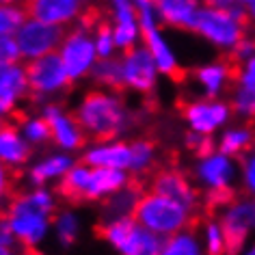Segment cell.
I'll use <instances>...</instances> for the list:
<instances>
[{
	"instance_id": "6da1fadb",
	"label": "cell",
	"mask_w": 255,
	"mask_h": 255,
	"mask_svg": "<svg viewBox=\"0 0 255 255\" xmlns=\"http://www.w3.org/2000/svg\"><path fill=\"white\" fill-rule=\"evenodd\" d=\"M74 119L85 132L87 141L91 138V141L100 143L113 141L115 136H119V132L128 124V115L121 102L102 91H89Z\"/></svg>"
},
{
	"instance_id": "7a4b0ae2",
	"label": "cell",
	"mask_w": 255,
	"mask_h": 255,
	"mask_svg": "<svg viewBox=\"0 0 255 255\" xmlns=\"http://www.w3.org/2000/svg\"><path fill=\"white\" fill-rule=\"evenodd\" d=\"M132 219L154 234H177L188 227L190 212L182 203L156 193H143L132 208Z\"/></svg>"
},
{
	"instance_id": "3957f363",
	"label": "cell",
	"mask_w": 255,
	"mask_h": 255,
	"mask_svg": "<svg viewBox=\"0 0 255 255\" xmlns=\"http://www.w3.org/2000/svg\"><path fill=\"white\" fill-rule=\"evenodd\" d=\"M4 219H7L9 227L13 229L15 238L22 242V245H30L41 240V236L46 234L48 229V219L50 214L43 212V210L33 201L30 195L17 193L7 201V206L2 208Z\"/></svg>"
},
{
	"instance_id": "277c9868",
	"label": "cell",
	"mask_w": 255,
	"mask_h": 255,
	"mask_svg": "<svg viewBox=\"0 0 255 255\" xmlns=\"http://www.w3.org/2000/svg\"><path fill=\"white\" fill-rule=\"evenodd\" d=\"M143 175L147 177V193L175 199L184 208H188L190 214H203V197L199 195V190L193 188V184L188 182V177L182 169L171 164V167H156Z\"/></svg>"
},
{
	"instance_id": "5b68a950",
	"label": "cell",
	"mask_w": 255,
	"mask_h": 255,
	"mask_svg": "<svg viewBox=\"0 0 255 255\" xmlns=\"http://www.w3.org/2000/svg\"><path fill=\"white\" fill-rule=\"evenodd\" d=\"M15 39L20 43L22 56L39 59V56L54 52L59 46H63V41H65L67 37H65V30H63L59 24L28 20V22H24V26L20 30H17Z\"/></svg>"
},
{
	"instance_id": "8992f818",
	"label": "cell",
	"mask_w": 255,
	"mask_h": 255,
	"mask_svg": "<svg viewBox=\"0 0 255 255\" xmlns=\"http://www.w3.org/2000/svg\"><path fill=\"white\" fill-rule=\"evenodd\" d=\"M197 33L208 37L210 41L219 46H238L245 39V28L238 24V20L219 9H199L195 15V28Z\"/></svg>"
},
{
	"instance_id": "52a82bcc",
	"label": "cell",
	"mask_w": 255,
	"mask_h": 255,
	"mask_svg": "<svg viewBox=\"0 0 255 255\" xmlns=\"http://www.w3.org/2000/svg\"><path fill=\"white\" fill-rule=\"evenodd\" d=\"M24 72H26L28 89L35 95L56 91V89H61V87H65L72 82L61 54H54V52L43 54L39 59H33L26 67H24Z\"/></svg>"
},
{
	"instance_id": "ba28073f",
	"label": "cell",
	"mask_w": 255,
	"mask_h": 255,
	"mask_svg": "<svg viewBox=\"0 0 255 255\" xmlns=\"http://www.w3.org/2000/svg\"><path fill=\"white\" fill-rule=\"evenodd\" d=\"M95 54H98L95 43L89 39L85 28L72 33L61 46V59L65 63V69H67V74L72 80L80 78L82 74L91 69Z\"/></svg>"
},
{
	"instance_id": "9c48e42d",
	"label": "cell",
	"mask_w": 255,
	"mask_h": 255,
	"mask_svg": "<svg viewBox=\"0 0 255 255\" xmlns=\"http://www.w3.org/2000/svg\"><path fill=\"white\" fill-rule=\"evenodd\" d=\"M156 61L149 50L143 48H132L126 52L124 59V72H126V82L128 87L136 89L141 93H151L156 85Z\"/></svg>"
},
{
	"instance_id": "30bf717a",
	"label": "cell",
	"mask_w": 255,
	"mask_h": 255,
	"mask_svg": "<svg viewBox=\"0 0 255 255\" xmlns=\"http://www.w3.org/2000/svg\"><path fill=\"white\" fill-rule=\"evenodd\" d=\"M28 17L48 24L67 22L80 11V0H22Z\"/></svg>"
},
{
	"instance_id": "8fae6325",
	"label": "cell",
	"mask_w": 255,
	"mask_h": 255,
	"mask_svg": "<svg viewBox=\"0 0 255 255\" xmlns=\"http://www.w3.org/2000/svg\"><path fill=\"white\" fill-rule=\"evenodd\" d=\"M180 108L184 117L190 121L193 130L199 132V134H210L229 115V108L225 104H219V102H197V104H188V106L180 104Z\"/></svg>"
},
{
	"instance_id": "7c38bea8",
	"label": "cell",
	"mask_w": 255,
	"mask_h": 255,
	"mask_svg": "<svg viewBox=\"0 0 255 255\" xmlns=\"http://www.w3.org/2000/svg\"><path fill=\"white\" fill-rule=\"evenodd\" d=\"M52 128V141L65 149H78L87 143V136L82 134L80 126L76 124L74 117L63 115L56 106L46 108V117H43Z\"/></svg>"
},
{
	"instance_id": "4fadbf2b",
	"label": "cell",
	"mask_w": 255,
	"mask_h": 255,
	"mask_svg": "<svg viewBox=\"0 0 255 255\" xmlns=\"http://www.w3.org/2000/svg\"><path fill=\"white\" fill-rule=\"evenodd\" d=\"M28 91L26 72L17 65H0V115L13 111L17 98Z\"/></svg>"
},
{
	"instance_id": "5bb4252c",
	"label": "cell",
	"mask_w": 255,
	"mask_h": 255,
	"mask_svg": "<svg viewBox=\"0 0 255 255\" xmlns=\"http://www.w3.org/2000/svg\"><path fill=\"white\" fill-rule=\"evenodd\" d=\"M80 164L87 167H104V169H126L132 164V149L128 143H115L104 145V147H95L82 156Z\"/></svg>"
},
{
	"instance_id": "9a60e30c",
	"label": "cell",
	"mask_w": 255,
	"mask_h": 255,
	"mask_svg": "<svg viewBox=\"0 0 255 255\" xmlns=\"http://www.w3.org/2000/svg\"><path fill=\"white\" fill-rule=\"evenodd\" d=\"M158 13L167 24L177 28H195V15H197V0H154Z\"/></svg>"
},
{
	"instance_id": "2e32d148",
	"label": "cell",
	"mask_w": 255,
	"mask_h": 255,
	"mask_svg": "<svg viewBox=\"0 0 255 255\" xmlns=\"http://www.w3.org/2000/svg\"><path fill=\"white\" fill-rule=\"evenodd\" d=\"M28 156H30V149L20 138V134H17L15 124L2 121L0 124V160L11 164V167H17V164L26 162Z\"/></svg>"
},
{
	"instance_id": "e0dca14e",
	"label": "cell",
	"mask_w": 255,
	"mask_h": 255,
	"mask_svg": "<svg viewBox=\"0 0 255 255\" xmlns=\"http://www.w3.org/2000/svg\"><path fill=\"white\" fill-rule=\"evenodd\" d=\"M128 184V177L121 169H104L98 167L91 171V180H89V190H87V199H100L111 193H117Z\"/></svg>"
},
{
	"instance_id": "ac0fdd59",
	"label": "cell",
	"mask_w": 255,
	"mask_h": 255,
	"mask_svg": "<svg viewBox=\"0 0 255 255\" xmlns=\"http://www.w3.org/2000/svg\"><path fill=\"white\" fill-rule=\"evenodd\" d=\"M89 180H91V171H89L85 164H80V167H72L65 175H63L61 184L56 186V193H59L63 199L69 201V203L89 201L87 199Z\"/></svg>"
},
{
	"instance_id": "d6986e66",
	"label": "cell",
	"mask_w": 255,
	"mask_h": 255,
	"mask_svg": "<svg viewBox=\"0 0 255 255\" xmlns=\"http://www.w3.org/2000/svg\"><path fill=\"white\" fill-rule=\"evenodd\" d=\"M124 255H160L162 251V242L158 238V234L145 229L143 225H138L132 229V234L128 236V240L119 249Z\"/></svg>"
},
{
	"instance_id": "ffe728a7",
	"label": "cell",
	"mask_w": 255,
	"mask_h": 255,
	"mask_svg": "<svg viewBox=\"0 0 255 255\" xmlns=\"http://www.w3.org/2000/svg\"><path fill=\"white\" fill-rule=\"evenodd\" d=\"M199 177L203 182H208L212 188L216 186H229V177H232V164H229L227 156H210L201 162L199 167Z\"/></svg>"
},
{
	"instance_id": "44dd1931",
	"label": "cell",
	"mask_w": 255,
	"mask_h": 255,
	"mask_svg": "<svg viewBox=\"0 0 255 255\" xmlns=\"http://www.w3.org/2000/svg\"><path fill=\"white\" fill-rule=\"evenodd\" d=\"M93 78L102 82V85L111 87L113 91H124L128 87L126 82V72H124V61L117 59H104L93 67Z\"/></svg>"
},
{
	"instance_id": "7402d4cb",
	"label": "cell",
	"mask_w": 255,
	"mask_h": 255,
	"mask_svg": "<svg viewBox=\"0 0 255 255\" xmlns=\"http://www.w3.org/2000/svg\"><path fill=\"white\" fill-rule=\"evenodd\" d=\"M251 149H255V134L251 130H232L221 141V154L236 156L242 162L247 160V154Z\"/></svg>"
},
{
	"instance_id": "603a6c76",
	"label": "cell",
	"mask_w": 255,
	"mask_h": 255,
	"mask_svg": "<svg viewBox=\"0 0 255 255\" xmlns=\"http://www.w3.org/2000/svg\"><path fill=\"white\" fill-rule=\"evenodd\" d=\"M195 234H197L195 227H186L177 234H171L169 238L162 242L160 255H201L199 242H197Z\"/></svg>"
},
{
	"instance_id": "cb8c5ba5",
	"label": "cell",
	"mask_w": 255,
	"mask_h": 255,
	"mask_svg": "<svg viewBox=\"0 0 255 255\" xmlns=\"http://www.w3.org/2000/svg\"><path fill=\"white\" fill-rule=\"evenodd\" d=\"M221 232H223V240H225V255H238L245 247L249 227L242 225L240 221H236L234 216H229L227 212L221 219Z\"/></svg>"
},
{
	"instance_id": "d4e9b609",
	"label": "cell",
	"mask_w": 255,
	"mask_h": 255,
	"mask_svg": "<svg viewBox=\"0 0 255 255\" xmlns=\"http://www.w3.org/2000/svg\"><path fill=\"white\" fill-rule=\"evenodd\" d=\"M69 169H72V160H69L67 156H54V158H48L46 162L33 167V171H30V180L35 184H43L46 180H50V177L67 173Z\"/></svg>"
},
{
	"instance_id": "484cf974",
	"label": "cell",
	"mask_w": 255,
	"mask_h": 255,
	"mask_svg": "<svg viewBox=\"0 0 255 255\" xmlns=\"http://www.w3.org/2000/svg\"><path fill=\"white\" fill-rule=\"evenodd\" d=\"M26 11L24 7H13V4H0V37L17 35V30L24 26Z\"/></svg>"
},
{
	"instance_id": "4316f807",
	"label": "cell",
	"mask_w": 255,
	"mask_h": 255,
	"mask_svg": "<svg viewBox=\"0 0 255 255\" xmlns=\"http://www.w3.org/2000/svg\"><path fill=\"white\" fill-rule=\"evenodd\" d=\"M132 149V164L130 169H134V173H149L151 162H154V149L156 145L151 141H136L130 145Z\"/></svg>"
},
{
	"instance_id": "83f0119b",
	"label": "cell",
	"mask_w": 255,
	"mask_h": 255,
	"mask_svg": "<svg viewBox=\"0 0 255 255\" xmlns=\"http://www.w3.org/2000/svg\"><path fill=\"white\" fill-rule=\"evenodd\" d=\"M197 78L201 80V85L208 89V93L210 95H216V91L221 89L223 85V80L227 78L225 76V67L221 65H210V67H201L199 72H197Z\"/></svg>"
},
{
	"instance_id": "f1b7e54d",
	"label": "cell",
	"mask_w": 255,
	"mask_h": 255,
	"mask_svg": "<svg viewBox=\"0 0 255 255\" xmlns=\"http://www.w3.org/2000/svg\"><path fill=\"white\" fill-rule=\"evenodd\" d=\"M15 180H17L15 167H11V164H7V162H0V203L4 201V206H7V201L17 193Z\"/></svg>"
},
{
	"instance_id": "f546056e",
	"label": "cell",
	"mask_w": 255,
	"mask_h": 255,
	"mask_svg": "<svg viewBox=\"0 0 255 255\" xmlns=\"http://www.w3.org/2000/svg\"><path fill=\"white\" fill-rule=\"evenodd\" d=\"M232 106L236 113L247 115L249 119H255V87H242L236 93V100Z\"/></svg>"
},
{
	"instance_id": "4dcf8cb0",
	"label": "cell",
	"mask_w": 255,
	"mask_h": 255,
	"mask_svg": "<svg viewBox=\"0 0 255 255\" xmlns=\"http://www.w3.org/2000/svg\"><path fill=\"white\" fill-rule=\"evenodd\" d=\"M95 33H98V39H95V50H98V54L102 59H108L113 52V46H115V35L111 26H108L106 20L100 22V26L95 28Z\"/></svg>"
},
{
	"instance_id": "1f68e13d",
	"label": "cell",
	"mask_w": 255,
	"mask_h": 255,
	"mask_svg": "<svg viewBox=\"0 0 255 255\" xmlns=\"http://www.w3.org/2000/svg\"><path fill=\"white\" fill-rule=\"evenodd\" d=\"M186 145H188V149H193V154L195 156H199V158H210V156H214L212 151H214V143H212V138H210L208 134H199V132H193V134H188L186 136Z\"/></svg>"
},
{
	"instance_id": "d6a6232c",
	"label": "cell",
	"mask_w": 255,
	"mask_h": 255,
	"mask_svg": "<svg viewBox=\"0 0 255 255\" xmlns=\"http://www.w3.org/2000/svg\"><path fill=\"white\" fill-rule=\"evenodd\" d=\"M24 130H26V136L33 143H43L48 138H52V128L46 119H28L24 124Z\"/></svg>"
},
{
	"instance_id": "836d02e7",
	"label": "cell",
	"mask_w": 255,
	"mask_h": 255,
	"mask_svg": "<svg viewBox=\"0 0 255 255\" xmlns=\"http://www.w3.org/2000/svg\"><path fill=\"white\" fill-rule=\"evenodd\" d=\"M22 56L20 43L13 37H0V65H15Z\"/></svg>"
},
{
	"instance_id": "e575fe53",
	"label": "cell",
	"mask_w": 255,
	"mask_h": 255,
	"mask_svg": "<svg viewBox=\"0 0 255 255\" xmlns=\"http://www.w3.org/2000/svg\"><path fill=\"white\" fill-rule=\"evenodd\" d=\"M56 232H59L63 245H72L76 240L78 223H76V219L72 214H61V216H56Z\"/></svg>"
},
{
	"instance_id": "d590c367",
	"label": "cell",
	"mask_w": 255,
	"mask_h": 255,
	"mask_svg": "<svg viewBox=\"0 0 255 255\" xmlns=\"http://www.w3.org/2000/svg\"><path fill=\"white\" fill-rule=\"evenodd\" d=\"M208 253L225 255V240H223L221 225H216V223H210L208 225Z\"/></svg>"
},
{
	"instance_id": "8d00e7d4",
	"label": "cell",
	"mask_w": 255,
	"mask_h": 255,
	"mask_svg": "<svg viewBox=\"0 0 255 255\" xmlns=\"http://www.w3.org/2000/svg\"><path fill=\"white\" fill-rule=\"evenodd\" d=\"M245 180H247V188L255 193V156L245 160Z\"/></svg>"
},
{
	"instance_id": "74e56055",
	"label": "cell",
	"mask_w": 255,
	"mask_h": 255,
	"mask_svg": "<svg viewBox=\"0 0 255 255\" xmlns=\"http://www.w3.org/2000/svg\"><path fill=\"white\" fill-rule=\"evenodd\" d=\"M242 87H255V56L247 63L245 76H242Z\"/></svg>"
},
{
	"instance_id": "f35d334b",
	"label": "cell",
	"mask_w": 255,
	"mask_h": 255,
	"mask_svg": "<svg viewBox=\"0 0 255 255\" xmlns=\"http://www.w3.org/2000/svg\"><path fill=\"white\" fill-rule=\"evenodd\" d=\"M238 2H242L245 7L249 9V13H251L255 17V0H238Z\"/></svg>"
},
{
	"instance_id": "ab89813d",
	"label": "cell",
	"mask_w": 255,
	"mask_h": 255,
	"mask_svg": "<svg viewBox=\"0 0 255 255\" xmlns=\"http://www.w3.org/2000/svg\"><path fill=\"white\" fill-rule=\"evenodd\" d=\"M11 2H15V0H0V4H11Z\"/></svg>"
},
{
	"instance_id": "60d3db41",
	"label": "cell",
	"mask_w": 255,
	"mask_h": 255,
	"mask_svg": "<svg viewBox=\"0 0 255 255\" xmlns=\"http://www.w3.org/2000/svg\"><path fill=\"white\" fill-rule=\"evenodd\" d=\"M247 255H255V247H253V249H251V251H249Z\"/></svg>"
},
{
	"instance_id": "b9f144b4",
	"label": "cell",
	"mask_w": 255,
	"mask_h": 255,
	"mask_svg": "<svg viewBox=\"0 0 255 255\" xmlns=\"http://www.w3.org/2000/svg\"><path fill=\"white\" fill-rule=\"evenodd\" d=\"M2 251H4V247H0V253H2Z\"/></svg>"
}]
</instances>
